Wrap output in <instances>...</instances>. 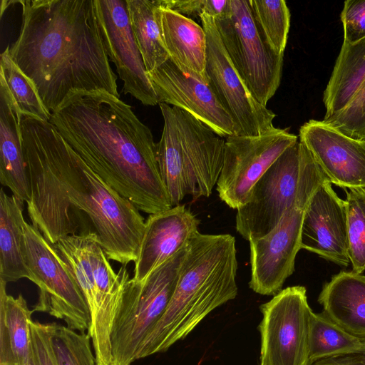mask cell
<instances>
[{
	"label": "cell",
	"mask_w": 365,
	"mask_h": 365,
	"mask_svg": "<svg viewBox=\"0 0 365 365\" xmlns=\"http://www.w3.org/2000/svg\"><path fill=\"white\" fill-rule=\"evenodd\" d=\"M26 261L31 279L39 290L33 312H46L63 320L80 333L88 330L90 311L86 299L66 262L55 245L39 230L23 222Z\"/></svg>",
	"instance_id": "ba28073f"
},
{
	"label": "cell",
	"mask_w": 365,
	"mask_h": 365,
	"mask_svg": "<svg viewBox=\"0 0 365 365\" xmlns=\"http://www.w3.org/2000/svg\"><path fill=\"white\" fill-rule=\"evenodd\" d=\"M365 352V339L354 336L323 312L314 313L309 341V364L333 356Z\"/></svg>",
	"instance_id": "4316f807"
},
{
	"label": "cell",
	"mask_w": 365,
	"mask_h": 365,
	"mask_svg": "<svg viewBox=\"0 0 365 365\" xmlns=\"http://www.w3.org/2000/svg\"><path fill=\"white\" fill-rule=\"evenodd\" d=\"M215 20L234 67L253 97L267 106L281 83L284 54L261 38L249 0H230L228 13Z\"/></svg>",
	"instance_id": "9c48e42d"
},
{
	"label": "cell",
	"mask_w": 365,
	"mask_h": 365,
	"mask_svg": "<svg viewBox=\"0 0 365 365\" xmlns=\"http://www.w3.org/2000/svg\"><path fill=\"white\" fill-rule=\"evenodd\" d=\"M318 302L332 322L365 339V276L353 271L335 274L323 286Z\"/></svg>",
	"instance_id": "7402d4cb"
},
{
	"label": "cell",
	"mask_w": 365,
	"mask_h": 365,
	"mask_svg": "<svg viewBox=\"0 0 365 365\" xmlns=\"http://www.w3.org/2000/svg\"><path fill=\"white\" fill-rule=\"evenodd\" d=\"M155 10L161 38L170 59L185 74L208 83L207 36L193 19L160 6Z\"/></svg>",
	"instance_id": "ffe728a7"
},
{
	"label": "cell",
	"mask_w": 365,
	"mask_h": 365,
	"mask_svg": "<svg viewBox=\"0 0 365 365\" xmlns=\"http://www.w3.org/2000/svg\"><path fill=\"white\" fill-rule=\"evenodd\" d=\"M159 106L163 128L157 160L172 206L187 195L210 197L222 170L225 138L186 111Z\"/></svg>",
	"instance_id": "5b68a950"
},
{
	"label": "cell",
	"mask_w": 365,
	"mask_h": 365,
	"mask_svg": "<svg viewBox=\"0 0 365 365\" xmlns=\"http://www.w3.org/2000/svg\"><path fill=\"white\" fill-rule=\"evenodd\" d=\"M49 121L106 182L140 211L171 208L150 128L128 104L106 91L71 95Z\"/></svg>",
	"instance_id": "3957f363"
},
{
	"label": "cell",
	"mask_w": 365,
	"mask_h": 365,
	"mask_svg": "<svg viewBox=\"0 0 365 365\" xmlns=\"http://www.w3.org/2000/svg\"><path fill=\"white\" fill-rule=\"evenodd\" d=\"M21 132L31 223L55 245L76 234V209L91 221L109 259L135 262L145 227L140 210L95 173L49 120L22 115Z\"/></svg>",
	"instance_id": "6da1fadb"
},
{
	"label": "cell",
	"mask_w": 365,
	"mask_h": 365,
	"mask_svg": "<svg viewBox=\"0 0 365 365\" xmlns=\"http://www.w3.org/2000/svg\"><path fill=\"white\" fill-rule=\"evenodd\" d=\"M349 255L353 272L365 271V187L346 191Z\"/></svg>",
	"instance_id": "4dcf8cb0"
},
{
	"label": "cell",
	"mask_w": 365,
	"mask_h": 365,
	"mask_svg": "<svg viewBox=\"0 0 365 365\" xmlns=\"http://www.w3.org/2000/svg\"><path fill=\"white\" fill-rule=\"evenodd\" d=\"M49 324L56 365H96L88 333H78L56 322Z\"/></svg>",
	"instance_id": "f546056e"
},
{
	"label": "cell",
	"mask_w": 365,
	"mask_h": 365,
	"mask_svg": "<svg viewBox=\"0 0 365 365\" xmlns=\"http://www.w3.org/2000/svg\"><path fill=\"white\" fill-rule=\"evenodd\" d=\"M102 41L123 82V92L145 106L158 104L130 24L126 0H95Z\"/></svg>",
	"instance_id": "9a60e30c"
},
{
	"label": "cell",
	"mask_w": 365,
	"mask_h": 365,
	"mask_svg": "<svg viewBox=\"0 0 365 365\" xmlns=\"http://www.w3.org/2000/svg\"><path fill=\"white\" fill-rule=\"evenodd\" d=\"M365 88V38L343 43L323 94L324 118L344 109Z\"/></svg>",
	"instance_id": "d4e9b609"
},
{
	"label": "cell",
	"mask_w": 365,
	"mask_h": 365,
	"mask_svg": "<svg viewBox=\"0 0 365 365\" xmlns=\"http://www.w3.org/2000/svg\"><path fill=\"white\" fill-rule=\"evenodd\" d=\"M200 20L207 36L208 83L229 112L239 135H259L273 128L276 114L251 94L230 59L215 20L203 14Z\"/></svg>",
	"instance_id": "4fadbf2b"
},
{
	"label": "cell",
	"mask_w": 365,
	"mask_h": 365,
	"mask_svg": "<svg viewBox=\"0 0 365 365\" xmlns=\"http://www.w3.org/2000/svg\"><path fill=\"white\" fill-rule=\"evenodd\" d=\"M260 365H310L314 312L303 286L289 287L260 306Z\"/></svg>",
	"instance_id": "30bf717a"
},
{
	"label": "cell",
	"mask_w": 365,
	"mask_h": 365,
	"mask_svg": "<svg viewBox=\"0 0 365 365\" xmlns=\"http://www.w3.org/2000/svg\"><path fill=\"white\" fill-rule=\"evenodd\" d=\"M29 365H39L38 359L33 348V352Z\"/></svg>",
	"instance_id": "8d00e7d4"
},
{
	"label": "cell",
	"mask_w": 365,
	"mask_h": 365,
	"mask_svg": "<svg viewBox=\"0 0 365 365\" xmlns=\"http://www.w3.org/2000/svg\"><path fill=\"white\" fill-rule=\"evenodd\" d=\"M359 359L364 362L365 363V352L362 353V354H358Z\"/></svg>",
	"instance_id": "74e56055"
},
{
	"label": "cell",
	"mask_w": 365,
	"mask_h": 365,
	"mask_svg": "<svg viewBox=\"0 0 365 365\" xmlns=\"http://www.w3.org/2000/svg\"><path fill=\"white\" fill-rule=\"evenodd\" d=\"M199 220L185 205L149 215L132 279L144 280L188 244L199 232Z\"/></svg>",
	"instance_id": "d6986e66"
},
{
	"label": "cell",
	"mask_w": 365,
	"mask_h": 365,
	"mask_svg": "<svg viewBox=\"0 0 365 365\" xmlns=\"http://www.w3.org/2000/svg\"><path fill=\"white\" fill-rule=\"evenodd\" d=\"M0 76L6 81L22 115L50 120L51 114L43 106L33 82L11 58L9 46L1 54Z\"/></svg>",
	"instance_id": "f1b7e54d"
},
{
	"label": "cell",
	"mask_w": 365,
	"mask_h": 365,
	"mask_svg": "<svg viewBox=\"0 0 365 365\" xmlns=\"http://www.w3.org/2000/svg\"><path fill=\"white\" fill-rule=\"evenodd\" d=\"M323 121L351 138L365 140V88L344 109Z\"/></svg>",
	"instance_id": "1f68e13d"
},
{
	"label": "cell",
	"mask_w": 365,
	"mask_h": 365,
	"mask_svg": "<svg viewBox=\"0 0 365 365\" xmlns=\"http://www.w3.org/2000/svg\"><path fill=\"white\" fill-rule=\"evenodd\" d=\"M301 178L299 142L288 148L252 190L248 202L238 208L236 230L246 240L274 230L296 202Z\"/></svg>",
	"instance_id": "7c38bea8"
},
{
	"label": "cell",
	"mask_w": 365,
	"mask_h": 365,
	"mask_svg": "<svg viewBox=\"0 0 365 365\" xmlns=\"http://www.w3.org/2000/svg\"><path fill=\"white\" fill-rule=\"evenodd\" d=\"M343 43H354L365 38V0L344 1L340 15Z\"/></svg>",
	"instance_id": "836d02e7"
},
{
	"label": "cell",
	"mask_w": 365,
	"mask_h": 365,
	"mask_svg": "<svg viewBox=\"0 0 365 365\" xmlns=\"http://www.w3.org/2000/svg\"><path fill=\"white\" fill-rule=\"evenodd\" d=\"M126 2L132 29L148 74L170 58L155 19V0H126Z\"/></svg>",
	"instance_id": "484cf974"
},
{
	"label": "cell",
	"mask_w": 365,
	"mask_h": 365,
	"mask_svg": "<svg viewBox=\"0 0 365 365\" xmlns=\"http://www.w3.org/2000/svg\"><path fill=\"white\" fill-rule=\"evenodd\" d=\"M32 345L39 365H56L51 344L50 324L31 321Z\"/></svg>",
	"instance_id": "e575fe53"
},
{
	"label": "cell",
	"mask_w": 365,
	"mask_h": 365,
	"mask_svg": "<svg viewBox=\"0 0 365 365\" xmlns=\"http://www.w3.org/2000/svg\"><path fill=\"white\" fill-rule=\"evenodd\" d=\"M67 264L88 304L96 365H110V334L130 276L126 265L113 269L96 232L83 231L54 245Z\"/></svg>",
	"instance_id": "8992f818"
},
{
	"label": "cell",
	"mask_w": 365,
	"mask_h": 365,
	"mask_svg": "<svg viewBox=\"0 0 365 365\" xmlns=\"http://www.w3.org/2000/svg\"><path fill=\"white\" fill-rule=\"evenodd\" d=\"M22 115L0 76V181L19 200L29 202V178L21 132Z\"/></svg>",
	"instance_id": "44dd1931"
},
{
	"label": "cell",
	"mask_w": 365,
	"mask_h": 365,
	"mask_svg": "<svg viewBox=\"0 0 365 365\" xmlns=\"http://www.w3.org/2000/svg\"><path fill=\"white\" fill-rule=\"evenodd\" d=\"M299 139L330 183L348 189L365 187V140L313 119L300 127Z\"/></svg>",
	"instance_id": "e0dca14e"
},
{
	"label": "cell",
	"mask_w": 365,
	"mask_h": 365,
	"mask_svg": "<svg viewBox=\"0 0 365 365\" xmlns=\"http://www.w3.org/2000/svg\"><path fill=\"white\" fill-rule=\"evenodd\" d=\"M0 280V365H29L33 352L31 314L24 297L8 294Z\"/></svg>",
	"instance_id": "603a6c76"
},
{
	"label": "cell",
	"mask_w": 365,
	"mask_h": 365,
	"mask_svg": "<svg viewBox=\"0 0 365 365\" xmlns=\"http://www.w3.org/2000/svg\"><path fill=\"white\" fill-rule=\"evenodd\" d=\"M298 136L274 127L259 135L225 138L224 160L216 185L220 198L238 209L250 198L255 185Z\"/></svg>",
	"instance_id": "8fae6325"
},
{
	"label": "cell",
	"mask_w": 365,
	"mask_h": 365,
	"mask_svg": "<svg viewBox=\"0 0 365 365\" xmlns=\"http://www.w3.org/2000/svg\"><path fill=\"white\" fill-rule=\"evenodd\" d=\"M312 365H365L358 354L329 357L315 361Z\"/></svg>",
	"instance_id": "d590c367"
},
{
	"label": "cell",
	"mask_w": 365,
	"mask_h": 365,
	"mask_svg": "<svg viewBox=\"0 0 365 365\" xmlns=\"http://www.w3.org/2000/svg\"><path fill=\"white\" fill-rule=\"evenodd\" d=\"M235 237L197 233L188 242L172 299L143 341L136 360L168 350L185 338L217 307L238 292Z\"/></svg>",
	"instance_id": "277c9868"
},
{
	"label": "cell",
	"mask_w": 365,
	"mask_h": 365,
	"mask_svg": "<svg viewBox=\"0 0 365 365\" xmlns=\"http://www.w3.org/2000/svg\"><path fill=\"white\" fill-rule=\"evenodd\" d=\"M262 40L277 54H284L290 27V11L284 0H249Z\"/></svg>",
	"instance_id": "83f0119b"
},
{
	"label": "cell",
	"mask_w": 365,
	"mask_h": 365,
	"mask_svg": "<svg viewBox=\"0 0 365 365\" xmlns=\"http://www.w3.org/2000/svg\"><path fill=\"white\" fill-rule=\"evenodd\" d=\"M301 249L340 266L350 262L346 207L329 180L317 187L307 205L301 230Z\"/></svg>",
	"instance_id": "ac0fdd59"
},
{
	"label": "cell",
	"mask_w": 365,
	"mask_h": 365,
	"mask_svg": "<svg viewBox=\"0 0 365 365\" xmlns=\"http://www.w3.org/2000/svg\"><path fill=\"white\" fill-rule=\"evenodd\" d=\"M156 2L160 6L192 19H200L203 14L217 19L228 13L230 0H156Z\"/></svg>",
	"instance_id": "d6a6232c"
},
{
	"label": "cell",
	"mask_w": 365,
	"mask_h": 365,
	"mask_svg": "<svg viewBox=\"0 0 365 365\" xmlns=\"http://www.w3.org/2000/svg\"><path fill=\"white\" fill-rule=\"evenodd\" d=\"M188 244L144 280L130 279L113 320L110 365H131L174 294Z\"/></svg>",
	"instance_id": "52a82bcc"
},
{
	"label": "cell",
	"mask_w": 365,
	"mask_h": 365,
	"mask_svg": "<svg viewBox=\"0 0 365 365\" xmlns=\"http://www.w3.org/2000/svg\"><path fill=\"white\" fill-rule=\"evenodd\" d=\"M22 21L11 58L51 114L73 93L104 91L118 98L95 0H21Z\"/></svg>",
	"instance_id": "7a4b0ae2"
},
{
	"label": "cell",
	"mask_w": 365,
	"mask_h": 365,
	"mask_svg": "<svg viewBox=\"0 0 365 365\" xmlns=\"http://www.w3.org/2000/svg\"><path fill=\"white\" fill-rule=\"evenodd\" d=\"M24 202L0 191V280L5 283L31 279L26 261L23 230Z\"/></svg>",
	"instance_id": "cb8c5ba5"
},
{
	"label": "cell",
	"mask_w": 365,
	"mask_h": 365,
	"mask_svg": "<svg viewBox=\"0 0 365 365\" xmlns=\"http://www.w3.org/2000/svg\"><path fill=\"white\" fill-rule=\"evenodd\" d=\"M148 76L158 104L187 112L222 138L238 135L232 118L209 83L185 74L170 58Z\"/></svg>",
	"instance_id": "2e32d148"
},
{
	"label": "cell",
	"mask_w": 365,
	"mask_h": 365,
	"mask_svg": "<svg viewBox=\"0 0 365 365\" xmlns=\"http://www.w3.org/2000/svg\"><path fill=\"white\" fill-rule=\"evenodd\" d=\"M312 194L298 193L295 204L269 233L252 239L251 279L249 286L262 295H276L294 271L295 259L301 249V230L304 210Z\"/></svg>",
	"instance_id": "5bb4252c"
}]
</instances>
